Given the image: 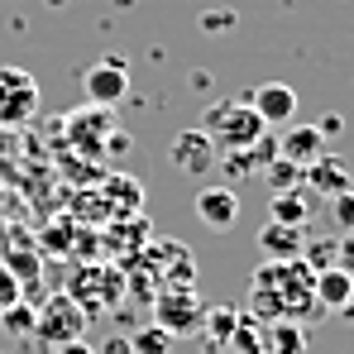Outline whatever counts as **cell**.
<instances>
[{"label":"cell","mask_w":354,"mask_h":354,"mask_svg":"<svg viewBox=\"0 0 354 354\" xmlns=\"http://www.w3.org/2000/svg\"><path fill=\"white\" fill-rule=\"evenodd\" d=\"M201 129L216 139V149L221 153H235V149H254L263 134H268V124L263 115L249 106V101H216L206 115H201Z\"/></svg>","instance_id":"cell-1"},{"label":"cell","mask_w":354,"mask_h":354,"mask_svg":"<svg viewBox=\"0 0 354 354\" xmlns=\"http://www.w3.org/2000/svg\"><path fill=\"white\" fill-rule=\"evenodd\" d=\"M34 335H39L44 345H53V350L67 345V340H82V335H86V306L72 292L48 297V301L34 311Z\"/></svg>","instance_id":"cell-2"},{"label":"cell","mask_w":354,"mask_h":354,"mask_svg":"<svg viewBox=\"0 0 354 354\" xmlns=\"http://www.w3.org/2000/svg\"><path fill=\"white\" fill-rule=\"evenodd\" d=\"M201 321H206V306H201L196 288H163L153 297V326H163L173 340L201 330Z\"/></svg>","instance_id":"cell-3"},{"label":"cell","mask_w":354,"mask_h":354,"mask_svg":"<svg viewBox=\"0 0 354 354\" xmlns=\"http://www.w3.org/2000/svg\"><path fill=\"white\" fill-rule=\"evenodd\" d=\"M192 211H196V221H201L211 235H225L239 221V192L230 182H206V187L192 196Z\"/></svg>","instance_id":"cell-4"},{"label":"cell","mask_w":354,"mask_h":354,"mask_svg":"<svg viewBox=\"0 0 354 354\" xmlns=\"http://www.w3.org/2000/svg\"><path fill=\"white\" fill-rule=\"evenodd\" d=\"M39 111V82L24 67H0V124H24Z\"/></svg>","instance_id":"cell-5"},{"label":"cell","mask_w":354,"mask_h":354,"mask_svg":"<svg viewBox=\"0 0 354 354\" xmlns=\"http://www.w3.org/2000/svg\"><path fill=\"white\" fill-rule=\"evenodd\" d=\"M111 134H115V111H111V106H91V101H86L82 111L67 115V139H72L82 153H91V158L106 153V139H111Z\"/></svg>","instance_id":"cell-6"},{"label":"cell","mask_w":354,"mask_h":354,"mask_svg":"<svg viewBox=\"0 0 354 354\" xmlns=\"http://www.w3.org/2000/svg\"><path fill=\"white\" fill-rule=\"evenodd\" d=\"M168 158H173V168L177 173H187V177H206L216 163H221V149H216V139L196 124V129H182L173 139V149H168Z\"/></svg>","instance_id":"cell-7"},{"label":"cell","mask_w":354,"mask_h":354,"mask_svg":"<svg viewBox=\"0 0 354 354\" xmlns=\"http://www.w3.org/2000/svg\"><path fill=\"white\" fill-rule=\"evenodd\" d=\"M82 91H86L91 106H111V111H115L120 101H124V91H129V67H124V58L91 62L86 77H82Z\"/></svg>","instance_id":"cell-8"},{"label":"cell","mask_w":354,"mask_h":354,"mask_svg":"<svg viewBox=\"0 0 354 354\" xmlns=\"http://www.w3.org/2000/svg\"><path fill=\"white\" fill-rule=\"evenodd\" d=\"M249 106L263 115V124H268V129L292 124V120H297V86H288V82H263V86L249 96Z\"/></svg>","instance_id":"cell-9"},{"label":"cell","mask_w":354,"mask_h":354,"mask_svg":"<svg viewBox=\"0 0 354 354\" xmlns=\"http://www.w3.org/2000/svg\"><path fill=\"white\" fill-rule=\"evenodd\" d=\"M301 182H306V192H321L326 201H330V196H340V192H354L350 168H345L335 153H321L316 163H306V168H301Z\"/></svg>","instance_id":"cell-10"},{"label":"cell","mask_w":354,"mask_h":354,"mask_svg":"<svg viewBox=\"0 0 354 354\" xmlns=\"http://www.w3.org/2000/svg\"><path fill=\"white\" fill-rule=\"evenodd\" d=\"M301 244H306V225H278L268 221L259 230V254L268 263H283V259H301Z\"/></svg>","instance_id":"cell-11"},{"label":"cell","mask_w":354,"mask_h":354,"mask_svg":"<svg viewBox=\"0 0 354 354\" xmlns=\"http://www.w3.org/2000/svg\"><path fill=\"white\" fill-rule=\"evenodd\" d=\"M321 153H326V139H321L316 124H292V129H283V139H278V158H288L297 168L316 163Z\"/></svg>","instance_id":"cell-12"},{"label":"cell","mask_w":354,"mask_h":354,"mask_svg":"<svg viewBox=\"0 0 354 354\" xmlns=\"http://www.w3.org/2000/svg\"><path fill=\"white\" fill-rule=\"evenodd\" d=\"M306 216H311V201H306L297 187L268 196V221H278V225H306Z\"/></svg>","instance_id":"cell-13"},{"label":"cell","mask_w":354,"mask_h":354,"mask_svg":"<svg viewBox=\"0 0 354 354\" xmlns=\"http://www.w3.org/2000/svg\"><path fill=\"white\" fill-rule=\"evenodd\" d=\"M311 288H316V301H321L326 311H340L345 297H350V273H340V268H321Z\"/></svg>","instance_id":"cell-14"},{"label":"cell","mask_w":354,"mask_h":354,"mask_svg":"<svg viewBox=\"0 0 354 354\" xmlns=\"http://www.w3.org/2000/svg\"><path fill=\"white\" fill-rule=\"evenodd\" d=\"M263 340H268V354H306V330L297 321H268Z\"/></svg>","instance_id":"cell-15"},{"label":"cell","mask_w":354,"mask_h":354,"mask_svg":"<svg viewBox=\"0 0 354 354\" xmlns=\"http://www.w3.org/2000/svg\"><path fill=\"white\" fill-rule=\"evenodd\" d=\"M239 316H244V311H235V306H216V311H206V321H201V326H206V340H211V345H230Z\"/></svg>","instance_id":"cell-16"},{"label":"cell","mask_w":354,"mask_h":354,"mask_svg":"<svg viewBox=\"0 0 354 354\" xmlns=\"http://www.w3.org/2000/svg\"><path fill=\"white\" fill-rule=\"evenodd\" d=\"M129 354H173V335L163 326H144L129 335Z\"/></svg>","instance_id":"cell-17"},{"label":"cell","mask_w":354,"mask_h":354,"mask_svg":"<svg viewBox=\"0 0 354 354\" xmlns=\"http://www.w3.org/2000/svg\"><path fill=\"white\" fill-rule=\"evenodd\" d=\"M230 345H235L239 354H268V340H263V330H259V321H254V316H239Z\"/></svg>","instance_id":"cell-18"},{"label":"cell","mask_w":354,"mask_h":354,"mask_svg":"<svg viewBox=\"0 0 354 354\" xmlns=\"http://www.w3.org/2000/svg\"><path fill=\"white\" fill-rule=\"evenodd\" d=\"M0 326H5L10 335H34V306H24V301L0 306Z\"/></svg>","instance_id":"cell-19"},{"label":"cell","mask_w":354,"mask_h":354,"mask_svg":"<svg viewBox=\"0 0 354 354\" xmlns=\"http://www.w3.org/2000/svg\"><path fill=\"white\" fill-rule=\"evenodd\" d=\"M263 177H268V187H273V192H292L297 182H301V168L288 163V158H273V163L263 168Z\"/></svg>","instance_id":"cell-20"},{"label":"cell","mask_w":354,"mask_h":354,"mask_svg":"<svg viewBox=\"0 0 354 354\" xmlns=\"http://www.w3.org/2000/svg\"><path fill=\"white\" fill-rule=\"evenodd\" d=\"M330 216H335V230L354 235V192H340V196H330Z\"/></svg>","instance_id":"cell-21"},{"label":"cell","mask_w":354,"mask_h":354,"mask_svg":"<svg viewBox=\"0 0 354 354\" xmlns=\"http://www.w3.org/2000/svg\"><path fill=\"white\" fill-rule=\"evenodd\" d=\"M249 158H254V168L263 173V168H268V163L278 158V139H273V134H263V139H259V144L249 149Z\"/></svg>","instance_id":"cell-22"},{"label":"cell","mask_w":354,"mask_h":354,"mask_svg":"<svg viewBox=\"0 0 354 354\" xmlns=\"http://www.w3.org/2000/svg\"><path fill=\"white\" fill-rule=\"evenodd\" d=\"M335 268L354 278V235H340V239H335Z\"/></svg>","instance_id":"cell-23"},{"label":"cell","mask_w":354,"mask_h":354,"mask_svg":"<svg viewBox=\"0 0 354 354\" xmlns=\"http://www.w3.org/2000/svg\"><path fill=\"white\" fill-rule=\"evenodd\" d=\"M201 29H206V34H216V29H235V10H211V15H201Z\"/></svg>","instance_id":"cell-24"},{"label":"cell","mask_w":354,"mask_h":354,"mask_svg":"<svg viewBox=\"0 0 354 354\" xmlns=\"http://www.w3.org/2000/svg\"><path fill=\"white\" fill-rule=\"evenodd\" d=\"M10 301H19V283H15V273H0V306H10Z\"/></svg>","instance_id":"cell-25"},{"label":"cell","mask_w":354,"mask_h":354,"mask_svg":"<svg viewBox=\"0 0 354 354\" xmlns=\"http://www.w3.org/2000/svg\"><path fill=\"white\" fill-rule=\"evenodd\" d=\"M316 129H321V139H330V134L340 139V134H345V115H326L321 124H316Z\"/></svg>","instance_id":"cell-26"},{"label":"cell","mask_w":354,"mask_h":354,"mask_svg":"<svg viewBox=\"0 0 354 354\" xmlns=\"http://www.w3.org/2000/svg\"><path fill=\"white\" fill-rule=\"evenodd\" d=\"M58 354H96L91 345H82V340H67V345H58Z\"/></svg>","instance_id":"cell-27"},{"label":"cell","mask_w":354,"mask_h":354,"mask_svg":"<svg viewBox=\"0 0 354 354\" xmlns=\"http://www.w3.org/2000/svg\"><path fill=\"white\" fill-rule=\"evenodd\" d=\"M340 316H345V321H354V278H350V297H345V306H340Z\"/></svg>","instance_id":"cell-28"},{"label":"cell","mask_w":354,"mask_h":354,"mask_svg":"<svg viewBox=\"0 0 354 354\" xmlns=\"http://www.w3.org/2000/svg\"><path fill=\"white\" fill-rule=\"evenodd\" d=\"M106 354H129V340H106Z\"/></svg>","instance_id":"cell-29"}]
</instances>
